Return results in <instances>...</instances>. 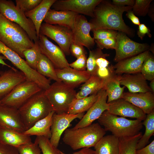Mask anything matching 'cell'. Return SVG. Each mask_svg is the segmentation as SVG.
I'll return each instance as SVG.
<instances>
[{
  "label": "cell",
  "mask_w": 154,
  "mask_h": 154,
  "mask_svg": "<svg viewBox=\"0 0 154 154\" xmlns=\"http://www.w3.org/2000/svg\"><path fill=\"white\" fill-rule=\"evenodd\" d=\"M142 122L145 127V131L139 140L137 145V150L141 149L146 146L150 138L154 133V110L146 115Z\"/></svg>",
  "instance_id": "cell-33"
},
{
  "label": "cell",
  "mask_w": 154,
  "mask_h": 154,
  "mask_svg": "<svg viewBox=\"0 0 154 154\" xmlns=\"http://www.w3.org/2000/svg\"><path fill=\"white\" fill-rule=\"evenodd\" d=\"M0 14L9 20L21 27L34 42L38 40L32 21L10 0H0Z\"/></svg>",
  "instance_id": "cell-8"
},
{
  "label": "cell",
  "mask_w": 154,
  "mask_h": 154,
  "mask_svg": "<svg viewBox=\"0 0 154 154\" xmlns=\"http://www.w3.org/2000/svg\"><path fill=\"white\" fill-rule=\"evenodd\" d=\"M41 53L38 41L34 42L31 48L26 49L23 52L27 64L31 68L35 70Z\"/></svg>",
  "instance_id": "cell-36"
},
{
  "label": "cell",
  "mask_w": 154,
  "mask_h": 154,
  "mask_svg": "<svg viewBox=\"0 0 154 154\" xmlns=\"http://www.w3.org/2000/svg\"><path fill=\"white\" fill-rule=\"evenodd\" d=\"M106 131L98 123L76 129H67L62 140L72 149L94 147L104 137Z\"/></svg>",
  "instance_id": "cell-3"
},
{
  "label": "cell",
  "mask_w": 154,
  "mask_h": 154,
  "mask_svg": "<svg viewBox=\"0 0 154 154\" xmlns=\"http://www.w3.org/2000/svg\"><path fill=\"white\" fill-rule=\"evenodd\" d=\"M102 0H56L52 7L56 11H68L93 18L96 6Z\"/></svg>",
  "instance_id": "cell-12"
},
{
  "label": "cell",
  "mask_w": 154,
  "mask_h": 154,
  "mask_svg": "<svg viewBox=\"0 0 154 154\" xmlns=\"http://www.w3.org/2000/svg\"><path fill=\"white\" fill-rule=\"evenodd\" d=\"M56 0H42L33 10L25 13L26 17L31 20L35 27L39 39L40 29L48 10Z\"/></svg>",
  "instance_id": "cell-25"
},
{
  "label": "cell",
  "mask_w": 154,
  "mask_h": 154,
  "mask_svg": "<svg viewBox=\"0 0 154 154\" xmlns=\"http://www.w3.org/2000/svg\"><path fill=\"white\" fill-rule=\"evenodd\" d=\"M106 110L113 114L123 117L135 118L141 121L145 118L146 115L140 109L122 98L108 103Z\"/></svg>",
  "instance_id": "cell-16"
},
{
  "label": "cell",
  "mask_w": 154,
  "mask_h": 154,
  "mask_svg": "<svg viewBox=\"0 0 154 154\" xmlns=\"http://www.w3.org/2000/svg\"><path fill=\"white\" fill-rule=\"evenodd\" d=\"M116 39V55L114 58V61L116 62H118L149 50L148 44L135 42L124 33L117 32Z\"/></svg>",
  "instance_id": "cell-10"
},
{
  "label": "cell",
  "mask_w": 154,
  "mask_h": 154,
  "mask_svg": "<svg viewBox=\"0 0 154 154\" xmlns=\"http://www.w3.org/2000/svg\"><path fill=\"white\" fill-rule=\"evenodd\" d=\"M70 51L72 55L77 58L83 55L86 54L83 46L73 42L70 46Z\"/></svg>",
  "instance_id": "cell-45"
},
{
  "label": "cell",
  "mask_w": 154,
  "mask_h": 154,
  "mask_svg": "<svg viewBox=\"0 0 154 154\" xmlns=\"http://www.w3.org/2000/svg\"><path fill=\"white\" fill-rule=\"evenodd\" d=\"M6 59V58L3 55H1L0 53V64L8 66L10 68H14L8 64L4 61V60Z\"/></svg>",
  "instance_id": "cell-52"
},
{
  "label": "cell",
  "mask_w": 154,
  "mask_h": 154,
  "mask_svg": "<svg viewBox=\"0 0 154 154\" xmlns=\"http://www.w3.org/2000/svg\"><path fill=\"white\" fill-rule=\"evenodd\" d=\"M84 113L76 114L67 113L56 114L52 116L51 127V135L49 139L51 144L56 147H58L62 133L70 125L71 123L76 118H82Z\"/></svg>",
  "instance_id": "cell-15"
},
{
  "label": "cell",
  "mask_w": 154,
  "mask_h": 154,
  "mask_svg": "<svg viewBox=\"0 0 154 154\" xmlns=\"http://www.w3.org/2000/svg\"><path fill=\"white\" fill-rule=\"evenodd\" d=\"M36 70L40 74L55 81H61L58 78L55 68L50 61L41 53L36 66Z\"/></svg>",
  "instance_id": "cell-32"
},
{
  "label": "cell",
  "mask_w": 154,
  "mask_h": 154,
  "mask_svg": "<svg viewBox=\"0 0 154 154\" xmlns=\"http://www.w3.org/2000/svg\"><path fill=\"white\" fill-rule=\"evenodd\" d=\"M18 110L26 130L53 111L43 90L31 97Z\"/></svg>",
  "instance_id": "cell-4"
},
{
  "label": "cell",
  "mask_w": 154,
  "mask_h": 154,
  "mask_svg": "<svg viewBox=\"0 0 154 154\" xmlns=\"http://www.w3.org/2000/svg\"><path fill=\"white\" fill-rule=\"evenodd\" d=\"M58 78L61 81L74 88L84 83L91 76L86 70L80 71L70 67L55 69Z\"/></svg>",
  "instance_id": "cell-22"
},
{
  "label": "cell",
  "mask_w": 154,
  "mask_h": 154,
  "mask_svg": "<svg viewBox=\"0 0 154 154\" xmlns=\"http://www.w3.org/2000/svg\"><path fill=\"white\" fill-rule=\"evenodd\" d=\"M110 77L103 78L97 75L91 76L81 86L80 90L76 93V99L85 98L97 93L103 88Z\"/></svg>",
  "instance_id": "cell-27"
},
{
  "label": "cell",
  "mask_w": 154,
  "mask_h": 154,
  "mask_svg": "<svg viewBox=\"0 0 154 154\" xmlns=\"http://www.w3.org/2000/svg\"><path fill=\"white\" fill-rule=\"evenodd\" d=\"M0 154H19L17 148L0 143Z\"/></svg>",
  "instance_id": "cell-46"
},
{
  "label": "cell",
  "mask_w": 154,
  "mask_h": 154,
  "mask_svg": "<svg viewBox=\"0 0 154 154\" xmlns=\"http://www.w3.org/2000/svg\"><path fill=\"white\" fill-rule=\"evenodd\" d=\"M38 43L41 53L50 61L55 69H62L70 67L63 51L46 36L39 34Z\"/></svg>",
  "instance_id": "cell-13"
},
{
  "label": "cell",
  "mask_w": 154,
  "mask_h": 154,
  "mask_svg": "<svg viewBox=\"0 0 154 154\" xmlns=\"http://www.w3.org/2000/svg\"><path fill=\"white\" fill-rule=\"evenodd\" d=\"M98 94L96 101L72 129H76L91 124L95 120L98 119L104 112L108 110V106L106 91L102 89L98 92Z\"/></svg>",
  "instance_id": "cell-17"
},
{
  "label": "cell",
  "mask_w": 154,
  "mask_h": 154,
  "mask_svg": "<svg viewBox=\"0 0 154 154\" xmlns=\"http://www.w3.org/2000/svg\"><path fill=\"white\" fill-rule=\"evenodd\" d=\"M150 53L149 50L137 55L121 60L113 66L116 74H133L141 73L142 64Z\"/></svg>",
  "instance_id": "cell-20"
},
{
  "label": "cell",
  "mask_w": 154,
  "mask_h": 154,
  "mask_svg": "<svg viewBox=\"0 0 154 154\" xmlns=\"http://www.w3.org/2000/svg\"><path fill=\"white\" fill-rule=\"evenodd\" d=\"M26 80L24 74L15 68L0 71V101L17 85Z\"/></svg>",
  "instance_id": "cell-19"
},
{
  "label": "cell",
  "mask_w": 154,
  "mask_h": 154,
  "mask_svg": "<svg viewBox=\"0 0 154 154\" xmlns=\"http://www.w3.org/2000/svg\"><path fill=\"white\" fill-rule=\"evenodd\" d=\"M37 142L42 154H61V151L53 146L49 139L43 136H37Z\"/></svg>",
  "instance_id": "cell-37"
},
{
  "label": "cell",
  "mask_w": 154,
  "mask_h": 154,
  "mask_svg": "<svg viewBox=\"0 0 154 154\" xmlns=\"http://www.w3.org/2000/svg\"><path fill=\"white\" fill-rule=\"evenodd\" d=\"M42 0H16V6L25 13L36 7Z\"/></svg>",
  "instance_id": "cell-40"
},
{
  "label": "cell",
  "mask_w": 154,
  "mask_h": 154,
  "mask_svg": "<svg viewBox=\"0 0 154 154\" xmlns=\"http://www.w3.org/2000/svg\"><path fill=\"white\" fill-rule=\"evenodd\" d=\"M87 58L86 54L82 55L73 62L69 64L70 67L80 71L86 70Z\"/></svg>",
  "instance_id": "cell-44"
},
{
  "label": "cell",
  "mask_w": 154,
  "mask_h": 154,
  "mask_svg": "<svg viewBox=\"0 0 154 154\" xmlns=\"http://www.w3.org/2000/svg\"></svg>",
  "instance_id": "cell-55"
},
{
  "label": "cell",
  "mask_w": 154,
  "mask_h": 154,
  "mask_svg": "<svg viewBox=\"0 0 154 154\" xmlns=\"http://www.w3.org/2000/svg\"><path fill=\"white\" fill-rule=\"evenodd\" d=\"M149 84V87L151 90V92L154 93V79L150 81Z\"/></svg>",
  "instance_id": "cell-54"
},
{
  "label": "cell",
  "mask_w": 154,
  "mask_h": 154,
  "mask_svg": "<svg viewBox=\"0 0 154 154\" xmlns=\"http://www.w3.org/2000/svg\"><path fill=\"white\" fill-rule=\"evenodd\" d=\"M120 84L126 87L129 92L132 93L151 92L147 80L141 73L124 74L121 75Z\"/></svg>",
  "instance_id": "cell-24"
},
{
  "label": "cell",
  "mask_w": 154,
  "mask_h": 154,
  "mask_svg": "<svg viewBox=\"0 0 154 154\" xmlns=\"http://www.w3.org/2000/svg\"><path fill=\"white\" fill-rule=\"evenodd\" d=\"M42 90L34 82L27 80L16 86L0 104L18 109L31 97Z\"/></svg>",
  "instance_id": "cell-9"
},
{
  "label": "cell",
  "mask_w": 154,
  "mask_h": 154,
  "mask_svg": "<svg viewBox=\"0 0 154 154\" xmlns=\"http://www.w3.org/2000/svg\"><path fill=\"white\" fill-rule=\"evenodd\" d=\"M109 55V54L103 53L98 48L90 50L89 56L87 60L86 70L91 76L96 75L98 68L96 64L97 59L100 57L106 58Z\"/></svg>",
  "instance_id": "cell-35"
},
{
  "label": "cell",
  "mask_w": 154,
  "mask_h": 154,
  "mask_svg": "<svg viewBox=\"0 0 154 154\" xmlns=\"http://www.w3.org/2000/svg\"><path fill=\"white\" fill-rule=\"evenodd\" d=\"M98 92L80 99H75L72 103L67 113L76 114L87 111L97 100Z\"/></svg>",
  "instance_id": "cell-31"
},
{
  "label": "cell",
  "mask_w": 154,
  "mask_h": 154,
  "mask_svg": "<svg viewBox=\"0 0 154 154\" xmlns=\"http://www.w3.org/2000/svg\"><path fill=\"white\" fill-rule=\"evenodd\" d=\"M0 41L22 58H24V51L31 48L34 44L21 27L0 14Z\"/></svg>",
  "instance_id": "cell-2"
},
{
  "label": "cell",
  "mask_w": 154,
  "mask_h": 154,
  "mask_svg": "<svg viewBox=\"0 0 154 154\" xmlns=\"http://www.w3.org/2000/svg\"><path fill=\"white\" fill-rule=\"evenodd\" d=\"M0 53L9 60L12 64L25 75L26 80L35 82L43 90L47 89L50 81L31 68L25 60L17 53L0 41Z\"/></svg>",
  "instance_id": "cell-7"
},
{
  "label": "cell",
  "mask_w": 154,
  "mask_h": 154,
  "mask_svg": "<svg viewBox=\"0 0 154 154\" xmlns=\"http://www.w3.org/2000/svg\"><path fill=\"white\" fill-rule=\"evenodd\" d=\"M133 6H119L108 1L102 0L95 8L94 17L89 22L92 26V31L108 29L133 37L134 31L126 25L122 17L123 13L132 10Z\"/></svg>",
  "instance_id": "cell-1"
},
{
  "label": "cell",
  "mask_w": 154,
  "mask_h": 154,
  "mask_svg": "<svg viewBox=\"0 0 154 154\" xmlns=\"http://www.w3.org/2000/svg\"><path fill=\"white\" fill-rule=\"evenodd\" d=\"M152 0H136L132 11L136 15L145 16L148 13Z\"/></svg>",
  "instance_id": "cell-39"
},
{
  "label": "cell",
  "mask_w": 154,
  "mask_h": 154,
  "mask_svg": "<svg viewBox=\"0 0 154 154\" xmlns=\"http://www.w3.org/2000/svg\"><path fill=\"white\" fill-rule=\"evenodd\" d=\"M121 98L139 108L146 114L154 110V94L151 92L144 93L124 92Z\"/></svg>",
  "instance_id": "cell-21"
},
{
  "label": "cell",
  "mask_w": 154,
  "mask_h": 154,
  "mask_svg": "<svg viewBox=\"0 0 154 154\" xmlns=\"http://www.w3.org/2000/svg\"><path fill=\"white\" fill-rule=\"evenodd\" d=\"M0 127L21 133L26 130L18 109L0 104Z\"/></svg>",
  "instance_id": "cell-18"
},
{
  "label": "cell",
  "mask_w": 154,
  "mask_h": 154,
  "mask_svg": "<svg viewBox=\"0 0 154 154\" xmlns=\"http://www.w3.org/2000/svg\"><path fill=\"white\" fill-rule=\"evenodd\" d=\"M74 88L61 81H55L44 90L55 113H67L71 104L76 98V92Z\"/></svg>",
  "instance_id": "cell-6"
},
{
  "label": "cell",
  "mask_w": 154,
  "mask_h": 154,
  "mask_svg": "<svg viewBox=\"0 0 154 154\" xmlns=\"http://www.w3.org/2000/svg\"><path fill=\"white\" fill-rule=\"evenodd\" d=\"M121 75L114 73L108 79L103 88L107 95L108 103L122 98L125 87L120 86Z\"/></svg>",
  "instance_id": "cell-30"
},
{
  "label": "cell",
  "mask_w": 154,
  "mask_h": 154,
  "mask_svg": "<svg viewBox=\"0 0 154 154\" xmlns=\"http://www.w3.org/2000/svg\"><path fill=\"white\" fill-rule=\"evenodd\" d=\"M54 113V112L52 111L47 116L37 121L23 133L29 136H43L50 139L51 135L50 129L52 116Z\"/></svg>",
  "instance_id": "cell-28"
},
{
  "label": "cell",
  "mask_w": 154,
  "mask_h": 154,
  "mask_svg": "<svg viewBox=\"0 0 154 154\" xmlns=\"http://www.w3.org/2000/svg\"><path fill=\"white\" fill-rule=\"evenodd\" d=\"M126 15L134 24L139 25L140 24L139 18L134 14L132 10L127 11Z\"/></svg>",
  "instance_id": "cell-50"
},
{
  "label": "cell",
  "mask_w": 154,
  "mask_h": 154,
  "mask_svg": "<svg viewBox=\"0 0 154 154\" xmlns=\"http://www.w3.org/2000/svg\"><path fill=\"white\" fill-rule=\"evenodd\" d=\"M30 136L12 129L0 127V143L16 148L31 142Z\"/></svg>",
  "instance_id": "cell-26"
},
{
  "label": "cell",
  "mask_w": 154,
  "mask_h": 154,
  "mask_svg": "<svg viewBox=\"0 0 154 154\" xmlns=\"http://www.w3.org/2000/svg\"><path fill=\"white\" fill-rule=\"evenodd\" d=\"M94 41L96 43L98 48L101 50L104 48L115 50L116 48V38H109L103 40H94Z\"/></svg>",
  "instance_id": "cell-43"
},
{
  "label": "cell",
  "mask_w": 154,
  "mask_h": 154,
  "mask_svg": "<svg viewBox=\"0 0 154 154\" xmlns=\"http://www.w3.org/2000/svg\"><path fill=\"white\" fill-rule=\"evenodd\" d=\"M135 1L134 0H113L112 3L121 6H125V5L133 6Z\"/></svg>",
  "instance_id": "cell-49"
},
{
  "label": "cell",
  "mask_w": 154,
  "mask_h": 154,
  "mask_svg": "<svg viewBox=\"0 0 154 154\" xmlns=\"http://www.w3.org/2000/svg\"><path fill=\"white\" fill-rule=\"evenodd\" d=\"M141 73L146 80L154 79V58L150 53L142 64Z\"/></svg>",
  "instance_id": "cell-38"
},
{
  "label": "cell",
  "mask_w": 154,
  "mask_h": 154,
  "mask_svg": "<svg viewBox=\"0 0 154 154\" xmlns=\"http://www.w3.org/2000/svg\"><path fill=\"white\" fill-rule=\"evenodd\" d=\"M94 147L96 154H119V138L112 134L104 136Z\"/></svg>",
  "instance_id": "cell-29"
},
{
  "label": "cell",
  "mask_w": 154,
  "mask_h": 154,
  "mask_svg": "<svg viewBox=\"0 0 154 154\" xmlns=\"http://www.w3.org/2000/svg\"><path fill=\"white\" fill-rule=\"evenodd\" d=\"M142 135L140 132L133 136L119 138V154H136L137 144Z\"/></svg>",
  "instance_id": "cell-34"
},
{
  "label": "cell",
  "mask_w": 154,
  "mask_h": 154,
  "mask_svg": "<svg viewBox=\"0 0 154 154\" xmlns=\"http://www.w3.org/2000/svg\"><path fill=\"white\" fill-rule=\"evenodd\" d=\"M137 34L141 40H142L146 35L149 38H151L152 35L150 33L151 31L149 28L144 24H140L138 25Z\"/></svg>",
  "instance_id": "cell-47"
},
{
  "label": "cell",
  "mask_w": 154,
  "mask_h": 154,
  "mask_svg": "<svg viewBox=\"0 0 154 154\" xmlns=\"http://www.w3.org/2000/svg\"><path fill=\"white\" fill-rule=\"evenodd\" d=\"M61 154H67L61 151ZM72 154H96L94 150L90 148H84Z\"/></svg>",
  "instance_id": "cell-51"
},
{
  "label": "cell",
  "mask_w": 154,
  "mask_h": 154,
  "mask_svg": "<svg viewBox=\"0 0 154 154\" xmlns=\"http://www.w3.org/2000/svg\"><path fill=\"white\" fill-rule=\"evenodd\" d=\"M94 40H103L109 38H116L117 31L108 29H100L92 31Z\"/></svg>",
  "instance_id": "cell-42"
},
{
  "label": "cell",
  "mask_w": 154,
  "mask_h": 154,
  "mask_svg": "<svg viewBox=\"0 0 154 154\" xmlns=\"http://www.w3.org/2000/svg\"><path fill=\"white\" fill-rule=\"evenodd\" d=\"M19 154H42L38 144L35 141L21 145L17 148Z\"/></svg>",
  "instance_id": "cell-41"
},
{
  "label": "cell",
  "mask_w": 154,
  "mask_h": 154,
  "mask_svg": "<svg viewBox=\"0 0 154 154\" xmlns=\"http://www.w3.org/2000/svg\"><path fill=\"white\" fill-rule=\"evenodd\" d=\"M78 14L71 11H56L50 8L44 20L45 23L67 27L72 30Z\"/></svg>",
  "instance_id": "cell-23"
},
{
  "label": "cell",
  "mask_w": 154,
  "mask_h": 154,
  "mask_svg": "<svg viewBox=\"0 0 154 154\" xmlns=\"http://www.w3.org/2000/svg\"><path fill=\"white\" fill-rule=\"evenodd\" d=\"M136 154H154V140L143 148L137 150Z\"/></svg>",
  "instance_id": "cell-48"
},
{
  "label": "cell",
  "mask_w": 154,
  "mask_h": 154,
  "mask_svg": "<svg viewBox=\"0 0 154 154\" xmlns=\"http://www.w3.org/2000/svg\"><path fill=\"white\" fill-rule=\"evenodd\" d=\"M98 121L106 131L111 132L112 135L119 138L136 135L141 132L143 127L141 120H130L118 117L106 110L103 112Z\"/></svg>",
  "instance_id": "cell-5"
},
{
  "label": "cell",
  "mask_w": 154,
  "mask_h": 154,
  "mask_svg": "<svg viewBox=\"0 0 154 154\" xmlns=\"http://www.w3.org/2000/svg\"><path fill=\"white\" fill-rule=\"evenodd\" d=\"M39 34L46 36L54 40L65 54H70V48L73 40V33L71 29L64 26L42 23Z\"/></svg>",
  "instance_id": "cell-11"
},
{
  "label": "cell",
  "mask_w": 154,
  "mask_h": 154,
  "mask_svg": "<svg viewBox=\"0 0 154 154\" xmlns=\"http://www.w3.org/2000/svg\"><path fill=\"white\" fill-rule=\"evenodd\" d=\"M92 26L84 15L78 14L76 17L73 33V43L85 46L90 50L95 44L94 39L90 34Z\"/></svg>",
  "instance_id": "cell-14"
},
{
  "label": "cell",
  "mask_w": 154,
  "mask_h": 154,
  "mask_svg": "<svg viewBox=\"0 0 154 154\" xmlns=\"http://www.w3.org/2000/svg\"><path fill=\"white\" fill-rule=\"evenodd\" d=\"M150 6L149 8L148 14L151 18L152 20L154 21V14H153V12L154 11V8L153 7H151Z\"/></svg>",
  "instance_id": "cell-53"
}]
</instances>
